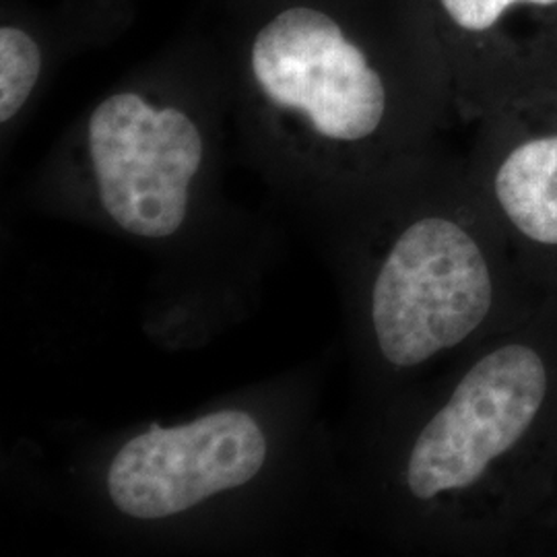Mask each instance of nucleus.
<instances>
[{"mask_svg":"<svg viewBox=\"0 0 557 557\" xmlns=\"http://www.w3.org/2000/svg\"><path fill=\"white\" fill-rule=\"evenodd\" d=\"M230 54L267 114L326 149L374 145L400 89L446 87L413 0H239Z\"/></svg>","mask_w":557,"mask_h":557,"instance_id":"obj_1","label":"nucleus"},{"mask_svg":"<svg viewBox=\"0 0 557 557\" xmlns=\"http://www.w3.org/2000/svg\"><path fill=\"white\" fill-rule=\"evenodd\" d=\"M122 87L91 110L85 156L101 209L140 238L174 236L207 160L199 119L178 100Z\"/></svg>","mask_w":557,"mask_h":557,"instance_id":"obj_2","label":"nucleus"},{"mask_svg":"<svg viewBox=\"0 0 557 557\" xmlns=\"http://www.w3.org/2000/svg\"><path fill=\"white\" fill-rule=\"evenodd\" d=\"M492 275L471 234L446 218L411 223L372 289L382 356L413 368L473 335L492 308Z\"/></svg>","mask_w":557,"mask_h":557,"instance_id":"obj_3","label":"nucleus"},{"mask_svg":"<svg viewBox=\"0 0 557 557\" xmlns=\"http://www.w3.org/2000/svg\"><path fill=\"white\" fill-rule=\"evenodd\" d=\"M545 395L547 370L535 349L506 345L479 359L416 440L409 492L432 499L471 487L527 434Z\"/></svg>","mask_w":557,"mask_h":557,"instance_id":"obj_4","label":"nucleus"},{"mask_svg":"<svg viewBox=\"0 0 557 557\" xmlns=\"http://www.w3.org/2000/svg\"><path fill=\"white\" fill-rule=\"evenodd\" d=\"M267 460V438L244 411H218L128 440L108 469V494L122 515L176 517L246 485Z\"/></svg>","mask_w":557,"mask_h":557,"instance_id":"obj_5","label":"nucleus"},{"mask_svg":"<svg viewBox=\"0 0 557 557\" xmlns=\"http://www.w3.org/2000/svg\"><path fill=\"white\" fill-rule=\"evenodd\" d=\"M444 85L498 101L557 59V0H413Z\"/></svg>","mask_w":557,"mask_h":557,"instance_id":"obj_6","label":"nucleus"},{"mask_svg":"<svg viewBox=\"0 0 557 557\" xmlns=\"http://www.w3.org/2000/svg\"><path fill=\"white\" fill-rule=\"evenodd\" d=\"M492 190L518 232L557 244V126L504 145L492 172Z\"/></svg>","mask_w":557,"mask_h":557,"instance_id":"obj_7","label":"nucleus"},{"mask_svg":"<svg viewBox=\"0 0 557 557\" xmlns=\"http://www.w3.org/2000/svg\"><path fill=\"white\" fill-rule=\"evenodd\" d=\"M52 40L40 23L9 15L0 25V122L20 116L40 87Z\"/></svg>","mask_w":557,"mask_h":557,"instance_id":"obj_8","label":"nucleus"}]
</instances>
